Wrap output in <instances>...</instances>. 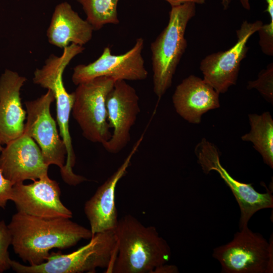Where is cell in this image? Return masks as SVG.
I'll use <instances>...</instances> for the list:
<instances>
[{"instance_id": "cell-25", "label": "cell", "mask_w": 273, "mask_h": 273, "mask_svg": "<svg viewBox=\"0 0 273 273\" xmlns=\"http://www.w3.org/2000/svg\"><path fill=\"white\" fill-rule=\"evenodd\" d=\"M178 272V269L176 266L166 263L156 267L152 273H177Z\"/></svg>"}, {"instance_id": "cell-2", "label": "cell", "mask_w": 273, "mask_h": 273, "mask_svg": "<svg viewBox=\"0 0 273 273\" xmlns=\"http://www.w3.org/2000/svg\"><path fill=\"white\" fill-rule=\"evenodd\" d=\"M114 232L117 249L108 273H152L170 259V248L156 229L130 214L118 220Z\"/></svg>"}, {"instance_id": "cell-18", "label": "cell", "mask_w": 273, "mask_h": 273, "mask_svg": "<svg viewBox=\"0 0 273 273\" xmlns=\"http://www.w3.org/2000/svg\"><path fill=\"white\" fill-rule=\"evenodd\" d=\"M94 30L69 3L63 2L55 9L47 35L51 44L64 49L70 43L83 46L90 40Z\"/></svg>"}, {"instance_id": "cell-5", "label": "cell", "mask_w": 273, "mask_h": 273, "mask_svg": "<svg viewBox=\"0 0 273 273\" xmlns=\"http://www.w3.org/2000/svg\"><path fill=\"white\" fill-rule=\"evenodd\" d=\"M73 58L72 52L66 50L59 57L51 55L41 68L35 70L33 78L34 83L52 91L54 95L59 133L67 152L66 162L60 172L63 179L67 184L74 183L79 178V175L72 170L75 163V155L69 129L74 95L73 92H67L63 81L64 70Z\"/></svg>"}, {"instance_id": "cell-12", "label": "cell", "mask_w": 273, "mask_h": 273, "mask_svg": "<svg viewBox=\"0 0 273 273\" xmlns=\"http://www.w3.org/2000/svg\"><path fill=\"white\" fill-rule=\"evenodd\" d=\"M108 120L113 132L102 146L109 153L118 154L130 141V130L140 112L139 97L135 89L125 80H118L106 102Z\"/></svg>"}, {"instance_id": "cell-16", "label": "cell", "mask_w": 273, "mask_h": 273, "mask_svg": "<svg viewBox=\"0 0 273 273\" xmlns=\"http://www.w3.org/2000/svg\"><path fill=\"white\" fill-rule=\"evenodd\" d=\"M26 78L6 69L0 77V144L6 145L22 135L27 115L20 98Z\"/></svg>"}, {"instance_id": "cell-26", "label": "cell", "mask_w": 273, "mask_h": 273, "mask_svg": "<svg viewBox=\"0 0 273 273\" xmlns=\"http://www.w3.org/2000/svg\"><path fill=\"white\" fill-rule=\"evenodd\" d=\"M168 3L171 7L177 6L187 3H193L196 4H203L206 0H165Z\"/></svg>"}, {"instance_id": "cell-23", "label": "cell", "mask_w": 273, "mask_h": 273, "mask_svg": "<svg viewBox=\"0 0 273 273\" xmlns=\"http://www.w3.org/2000/svg\"><path fill=\"white\" fill-rule=\"evenodd\" d=\"M3 147L0 144V152ZM13 185L3 175L0 169V209L5 208L7 202L11 200Z\"/></svg>"}, {"instance_id": "cell-22", "label": "cell", "mask_w": 273, "mask_h": 273, "mask_svg": "<svg viewBox=\"0 0 273 273\" xmlns=\"http://www.w3.org/2000/svg\"><path fill=\"white\" fill-rule=\"evenodd\" d=\"M10 245L11 236L8 225L4 220H0V273L11 268L8 251Z\"/></svg>"}, {"instance_id": "cell-21", "label": "cell", "mask_w": 273, "mask_h": 273, "mask_svg": "<svg viewBox=\"0 0 273 273\" xmlns=\"http://www.w3.org/2000/svg\"><path fill=\"white\" fill-rule=\"evenodd\" d=\"M248 89H256L269 102L273 101V63H269L266 69L260 72L255 80L249 81Z\"/></svg>"}, {"instance_id": "cell-8", "label": "cell", "mask_w": 273, "mask_h": 273, "mask_svg": "<svg viewBox=\"0 0 273 273\" xmlns=\"http://www.w3.org/2000/svg\"><path fill=\"white\" fill-rule=\"evenodd\" d=\"M198 163L203 172L216 171L230 188L240 208L239 229L248 226L252 216L257 211L273 207V196L270 192L256 191L251 184L240 182L233 178L220 162V154L215 145L203 138L195 149Z\"/></svg>"}, {"instance_id": "cell-11", "label": "cell", "mask_w": 273, "mask_h": 273, "mask_svg": "<svg viewBox=\"0 0 273 273\" xmlns=\"http://www.w3.org/2000/svg\"><path fill=\"white\" fill-rule=\"evenodd\" d=\"M262 25L260 21H244L236 31L237 41L234 46L225 51L208 55L201 61L200 69L203 79L219 94L236 84L241 61L248 51V41Z\"/></svg>"}, {"instance_id": "cell-1", "label": "cell", "mask_w": 273, "mask_h": 273, "mask_svg": "<svg viewBox=\"0 0 273 273\" xmlns=\"http://www.w3.org/2000/svg\"><path fill=\"white\" fill-rule=\"evenodd\" d=\"M70 218H42L18 211L7 225L14 251L30 265L45 262L53 248L71 247L92 237L88 229Z\"/></svg>"}, {"instance_id": "cell-9", "label": "cell", "mask_w": 273, "mask_h": 273, "mask_svg": "<svg viewBox=\"0 0 273 273\" xmlns=\"http://www.w3.org/2000/svg\"><path fill=\"white\" fill-rule=\"evenodd\" d=\"M54 100V93L48 89L39 98L25 102L27 121L24 133L38 145L45 163L48 166L56 165L61 171L66 162L67 152L51 113V106Z\"/></svg>"}, {"instance_id": "cell-24", "label": "cell", "mask_w": 273, "mask_h": 273, "mask_svg": "<svg viewBox=\"0 0 273 273\" xmlns=\"http://www.w3.org/2000/svg\"><path fill=\"white\" fill-rule=\"evenodd\" d=\"M267 4V8L265 11L267 12L270 17V22L268 23L273 26V0H265ZM242 6L246 10H250V5L249 0H240Z\"/></svg>"}, {"instance_id": "cell-15", "label": "cell", "mask_w": 273, "mask_h": 273, "mask_svg": "<svg viewBox=\"0 0 273 273\" xmlns=\"http://www.w3.org/2000/svg\"><path fill=\"white\" fill-rule=\"evenodd\" d=\"M143 133L133 146L123 163L97 190L84 204V211L89 221L92 236L98 233L114 230L118 222L115 205V191L117 184L125 174L131 160L144 138Z\"/></svg>"}, {"instance_id": "cell-19", "label": "cell", "mask_w": 273, "mask_h": 273, "mask_svg": "<svg viewBox=\"0 0 273 273\" xmlns=\"http://www.w3.org/2000/svg\"><path fill=\"white\" fill-rule=\"evenodd\" d=\"M250 131L241 136L243 141L251 142L261 155L263 162L273 168V120L269 112L261 115H248Z\"/></svg>"}, {"instance_id": "cell-20", "label": "cell", "mask_w": 273, "mask_h": 273, "mask_svg": "<svg viewBox=\"0 0 273 273\" xmlns=\"http://www.w3.org/2000/svg\"><path fill=\"white\" fill-rule=\"evenodd\" d=\"M85 13L86 20L94 30L106 24H118L117 5L119 0H76Z\"/></svg>"}, {"instance_id": "cell-3", "label": "cell", "mask_w": 273, "mask_h": 273, "mask_svg": "<svg viewBox=\"0 0 273 273\" xmlns=\"http://www.w3.org/2000/svg\"><path fill=\"white\" fill-rule=\"evenodd\" d=\"M196 5L187 3L171 7L167 26L151 44L153 91L158 100L171 86L177 67L186 51V30L195 15Z\"/></svg>"}, {"instance_id": "cell-4", "label": "cell", "mask_w": 273, "mask_h": 273, "mask_svg": "<svg viewBox=\"0 0 273 273\" xmlns=\"http://www.w3.org/2000/svg\"><path fill=\"white\" fill-rule=\"evenodd\" d=\"M116 249L114 230L94 234L87 244L71 253L50 252L47 260L39 265H25L12 259L10 264L18 273L95 272L97 268H106L108 272Z\"/></svg>"}, {"instance_id": "cell-13", "label": "cell", "mask_w": 273, "mask_h": 273, "mask_svg": "<svg viewBox=\"0 0 273 273\" xmlns=\"http://www.w3.org/2000/svg\"><path fill=\"white\" fill-rule=\"evenodd\" d=\"M58 183L48 174L30 184L23 183L13 185L11 201L18 211L42 218L72 217L71 211L60 199Z\"/></svg>"}, {"instance_id": "cell-10", "label": "cell", "mask_w": 273, "mask_h": 273, "mask_svg": "<svg viewBox=\"0 0 273 273\" xmlns=\"http://www.w3.org/2000/svg\"><path fill=\"white\" fill-rule=\"evenodd\" d=\"M144 47L142 37L137 38L132 48L123 54H112L110 48L106 47L94 62L76 66L72 80L76 85L101 76L109 77L115 81L144 80L148 75L142 56Z\"/></svg>"}, {"instance_id": "cell-27", "label": "cell", "mask_w": 273, "mask_h": 273, "mask_svg": "<svg viewBox=\"0 0 273 273\" xmlns=\"http://www.w3.org/2000/svg\"><path fill=\"white\" fill-rule=\"evenodd\" d=\"M224 10H226L230 7L233 0H220Z\"/></svg>"}, {"instance_id": "cell-17", "label": "cell", "mask_w": 273, "mask_h": 273, "mask_svg": "<svg viewBox=\"0 0 273 273\" xmlns=\"http://www.w3.org/2000/svg\"><path fill=\"white\" fill-rule=\"evenodd\" d=\"M219 95L204 79L191 75L176 86L172 100L181 117L199 124L204 113L220 107Z\"/></svg>"}, {"instance_id": "cell-14", "label": "cell", "mask_w": 273, "mask_h": 273, "mask_svg": "<svg viewBox=\"0 0 273 273\" xmlns=\"http://www.w3.org/2000/svg\"><path fill=\"white\" fill-rule=\"evenodd\" d=\"M48 168L39 147L25 133L7 144L1 151L0 169L13 185L39 179L48 174Z\"/></svg>"}, {"instance_id": "cell-7", "label": "cell", "mask_w": 273, "mask_h": 273, "mask_svg": "<svg viewBox=\"0 0 273 273\" xmlns=\"http://www.w3.org/2000/svg\"><path fill=\"white\" fill-rule=\"evenodd\" d=\"M272 238L268 242L248 226L234 234L229 243L213 250L224 273H271L273 271Z\"/></svg>"}, {"instance_id": "cell-6", "label": "cell", "mask_w": 273, "mask_h": 273, "mask_svg": "<svg viewBox=\"0 0 273 273\" xmlns=\"http://www.w3.org/2000/svg\"><path fill=\"white\" fill-rule=\"evenodd\" d=\"M115 80L101 76L77 85L72 109L83 136L102 145L111 138L106 102Z\"/></svg>"}]
</instances>
